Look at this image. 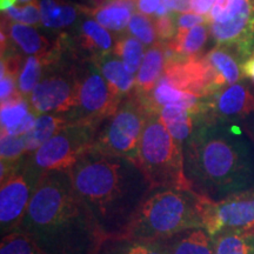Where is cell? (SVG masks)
Returning a JSON list of instances; mask_svg holds the SVG:
<instances>
[{"label": "cell", "mask_w": 254, "mask_h": 254, "mask_svg": "<svg viewBox=\"0 0 254 254\" xmlns=\"http://www.w3.org/2000/svg\"><path fill=\"white\" fill-rule=\"evenodd\" d=\"M113 55L120 58L127 71L134 75L144 60V46L134 37H124L114 45Z\"/></svg>", "instance_id": "cell-25"}, {"label": "cell", "mask_w": 254, "mask_h": 254, "mask_svg": "<svg viewBox=\"0 0 254 254\" xmlns=\"http://www.w3.org/2000/svg\"><path fill=\"white\" fill-rule=\"evenodd\" d=\"M43 62L39 57L30 56L25 62L23 69L19 74L18 87L21 95L31 94L34 87L39 84Z\"/></svg>", "instance_id": "cell-29"}, {"label": "cell", "mask_w": 254, "mask_h": 254, "mask_svg": "<svg viewBox=\"0 0 254 254\" xmlns=\"http://www.w3.org/2000/svg\"><path fill=\"white\" fill-rule=\"evenodd\" d=\"M204 15H200L196 13H183L180 14L177 19V32L178 31H186L190 28L198 26V25H202L205 23Z\"/></svg>", "instance_id": "cell-36"}, {"label": "cell", "mask_w": 254, "mask_h": 254, "mask_svg": "<svg viewBox=\"0 0 254 254\" xmlns=\"http://www.w3.org/2000/svg\"><path fill=\"white\" fill-rule=\"evenodd\" d=\"M207 38V27L205 25H198L190 30L178 31L173 40H171L170 49L176 55L194 57L205 45Z\"/></svg>", "instance_id": "cell-23"}, {"label": "cell", "mask_w": 254, "mask_h": 254, "mask_svg": "<svg viewBox=\"0 0 254 254\" xmlns=\"http://www.w3.org/2000/svg\"><path fill=\"white\" fill-rule=\"evenodd\" d=\"M245 131L247 132L252 140L254 141V116L250 117L249 119H246V124H245Z\"/></svg>", "instance_id": "cell-40"}, {"label": "cell", "mask_w": 254, "mask_h": 254, "mask_svg": "<svg viewBox=\"0 0 254 254\" xmlns=\"http://www.w3.org/2000/svg\"><path fill=\"white\" fill-rule=\"evenodd\" d=\"M194 114L196 113L180 105H167L159 111V117L164 126L174 140L182 146L194 132Z\"/></svg>", "instance_id": "cell-14"}, {"label": "cell", "mask_w": 254, "mask_h": 254, "mask_svg": "<svg viewBox=\"0 0 254 254\" xmlns=\"http://www.w3.org/2000/svg\"><path fill=\"white\" fill-rule=\"evenodd\" d=\"M202 228L211 237L221 232L254 230V190L218 200L204 199Z\"/></svg>", "instance_id": "cell-9"}, {"label": "cell", "mask_w": 254, "mask_h": 254, "mask_svg": "<svg viewBox=\"0 0 254 254\" xmlns=\"http://www.w3.org/2000/svg\"><path fill=\"white\" fill-rule=\"evenodd\" d=\"M230 51L227 47L218 46L205 57L214 72L215 85L219 92L222 90V87L237 84L243 73L238 60Z\"/></svg>", "instance_id": "cell-17"}, {"label": "cell", "mask_w": 254, "mask_h": 254, "mask_svg": "<svg viewBox=\"0 0 254 254\" xmlns=\"http://www.w3.org/2000/svg\"><path fill=\"white\" fill-rule=\"evenodd\" d=\"M71 123L65 117L58 114H41L37 117L33 128L27 134L23 135L26 147V157L33 154L40 146L65 129Z\"/></svg>", "instance_id": "cell-15"}, {"label": "cell", "mask_w": 254, "mask_h": 254, "mask_svg": "<svg viewBox=\"0 0 254 254\" xmlns=\"http://www.w3.org/2000/svg\"><path fill=\"white\" fill-rule=\"evenodd\" d=\"M41 23L49 28H63L71 26L77 19V11L71 5L63 4L57 0H40Z\"/></svg>", "instance_id": "cell-22"}, {"label": "cell", "mask_w": 254, "mask_h": 254, "mask_svg": "<svg viewBox=\"0 0 254 254\" xmlns=\"http://www.w3.org/2000/svg\"><path fill=\"white\" fill-rule=\"evenodd\" d=\"M204 199L192 190H152L126 237L163 240L190 228H202Z\"/></svg>", "instance_id": "cell-4"}, {"label": "cell", "mask_w": 254, "mask_h": 254, "mask_svg": "<svg viewBox=\"0 0 254 254\" xmlns=\"http://www.w3.org/2000/svg\"><path fill=\"white\" fill-rule=\"evenodd\" d=\"M98 68L110 86L119 97L129 93L135 85L134 75L127 71L122 60L114 55L104 57L98 62Z\"/></svg>", "instance_id": "cell-19"}, {"label": "cell", "mask_w": 254, "mask_h": 254, "mask_svg": "<svg viewBox=\"0 0 254 254\" xmlns=\"http://www.w3.org/2000/svg\"><path fill=\"white\" fill-rule=\"evenodd\" d=\"M253 1H254V0H253Z\"/></svg>", "instance_id": "cell-43"}, {"label": "cell", "mask_w": 254, "mask_h": 254, "mask_svg": "<svg viewBox=\"0 0 254 254\" xmlns=\"http://www.w3.org/2000/svg\"><path fill=\"white\" fill-rule=\"evenodd\" d=\"M68 174L75 193L106 239L127 236L142 202L153 190L134 161L93 147Z\"/></svg>", "instance_id": "cell-1"}, {"label": "cell", "mask_w": 254, "mask_h": 254, "mask_svg": "<svg viewBox=\"0 0 254 254\" xmlns=\"http://www.w3.org/2000/svg\"><path fill=\"white\" fill-rule=\"evenodd\" d=\"M36 112H30L27 114V117L23 122L19 123L18 125H15L11 128L1 129V135H13V136H23L27 134L28 132L33 128L34 124H36L37 116Z\"/></svg>", "instance_id": "cell-34"}, {"label": "cell", "mask_w": 254, "mask_h": 254, "mask_svg": "<svg viewBox=\"0 0 254 254\" xmlns=\"http://www.w3.org/2000/svg\"><path fill=\"white\" fill-rule=\"evenodd\" d=\"M135 164L154 189L190 190L183 146L173 139L160 117L150 113L136 152Z\"/></svg>", "instance_id": "cell-5"}, {"label": "cell", "mask_w": 254, "mask_h": 254, "mask_svg": "<svg viewBox=\"0 0 254 254\" xmlns=\"http://www.w3.org/2000/svg\"><path fill=\"white\" fill-rule=\"evenodd\" d=\"M0 254H45L21 231H14L1 237Z\"/></svg>", "instance_id": "cell-28"}, {"label": "cell", "mask_w": 254, "mask_h": 254, "mask_svg": "<svg viewBox=\"0 0 254 254\" xmlns=\"http://www.w3.org/2000/svg\"><path fill=\"white\" fill-rule=\"evenodd\" d=\"M190 190L221 200L254 190V141L230 122L206 119L183 146Z\"/></svg>", "instance_id": "cell-3"}, {"label": "cell", "mask_w": 254, "mask_h": 254, "mask_svg": "<svg viewBox=\"0 0 254 254\" xmlns=\"http://www.w3.org/2000/svg\"><path fill=\"white\" fill-rule=\"evenodd\" d=\"M9 37L24 53L36 56L43 52L49 46V43L44 37L40 36L33 26L14 23L9 26Z\"/></svg>", "instance_id": "cell-24"}, {"label": "cell", "mask_w": 254, "mask_h": 254, "mask_svg": "<svg viewBox=\"0 0 254 254\" xmlns=\"http://www.w3.org/2000/svg\"><path fill=\"white\" fill-rule=\"evenodd\" d=\"M208 98L205 107L208 120L233 123L254 116V93L245 84L231 85Z\"/></svg>", "instance_id": "cell-12"}, {"label": "cell", "mask_w": 254, "mask_h": 254, "mask_svg": "<svg viewBox=\"0 0 254 254\" xmlns=\"http://www.w3.org/2000/svg\"><path fill=\"white\" fill-rule=\"evenodd\" d=\"M217 0H192V9L196 14L205 15L209 14Z\"/></svg>", "instance_id": "cell-38"}, {"label": "cell", "mask_w": 254, "mask_h": 254, "mask_svg": "<svg viewBox=\"0 0 254 254\" xmlns=\"http://www.w3.org/2000/svg\"><path fill=\"white\" fill-rule=\"evenodd\" d=\"M148 114L140 100L123 101L114 114L109 117V123L98 132L93 148L135 163L138 146Z\"/></svg>", "instance_id": "cell-7"}, {"label": "cell", "mask_w": 254, "mask_h": 254, "mask_svg": "<svg viewBox=\"0 0 254 254\" xmlns=\"http://www.w3.org/2000/svg\"><path fill=\"white\" fill-rule=\"evenodd\" d=\"M19 231L45 254H99L106 238L81 201L68 172H45Z\"/></svg>", "instance_id": "cell-2"}, {"label": "cell", "mask_w": 254, "mask_h": 254, "mask_svg": "<svg viewBox=\"0 0 254 254\" xmlns=\"http://www.w3.org/2000/svg\"><path fill=\"white\" fill-rule=\"evenodd\" d=\"M190 9H192V0H161L155 15L158 18L166 17L171 11L189 13Z\"/></svg>", "instance_id": "cell-32"}, {"label": "cell", "mask_w": 254, "mask_h": 254, "mask_svg": "<svg viewBox=\"0 0 254 254\" xmlns=\"http://www.w3.org/2000/svg\"><path fill=\"white\" fill-rule=\"evenodd\" d=\"M165 62H166V55L163 45H155L146 51L135 79V87L139 93L147 95L151 91H153L166 68Z\"/></svg>", "instance_id": "cell-16"}, {"label": "cell", "mask_w": 254, "mask_h": 254, "mask_svg": "<svg viewBox=\"0 0 254 254\" xmlns=\"http://www.w3.org/2000/svg\"><path fill=\"white\" fill-rule=\"evenodd\" d=\"M17 1L18 0H0V8H1V11L4 12L6 9L13 7Z\"/></svg>", "instance_id": "cell-41"}, {"label": "cell", "mask_w": 254, "mask_h": 254, "mask_svg": "<svg viewBox=\"0 0 254 254\" xmlns=\"http://www.w3.org/2000/svg\"><path fill=\"white\" fill-rule=\"evenodd\" d=\"M34 112L60 114L77 109L78 81L64 75H51L34 87L30 94Z\"/></svg>", "instance_id": "cell-11"}, {"label": "cell", "mask_w": 254, "mask_h": 254, "mask_svg": "<svg viewBox=\"0 0 254 254\" xmlns=\"http://www.w3.org/2000/svg\"><path fill=\"white\" fill-rule=\"evenodd\" d=\"M161 0H138L136 6L140 13L145 15L154 14L160 6Z\"/></svg>", "instance_id": "cell-37"}, {"label": "cell", "mask_w": 254, "mask_h": 254, "mask_svg": "<svg viewBox=\"0 0 254 254\" xmlns=\"http://www.w3.org/2000/svg\"><path fill=\"white\" fill-rule=\"evenodd\" d=\"M99 254H167L160 240L114 238L104 241Z\"/></svg>", "instance_id": "cell-20"}, {"label": "cell", "mask_w": 254, "mask_h": 254, "mask_svg": "<svg viewBox=\"0 0 254 254\" xmlns=\"http://www.w3.org/2000/svg\"><path fill=\"white\" fill-rule=\"evenodd\" d=\"M28 113H30L28 105L20 93L1 103V111H0L1 129L11 128L18 125L26 118Z\"/></svg>", "instance_id": "cell-27"}, {"label": "cell", "mask_w": 254, "mask_h": 254, "mask_svg": "<svg viewBox=\"0 0 254 254\" xmlns=\"http://www.w3.org/2000/svg\"><path fill=\"white\" fill-rule=\"evenodd\" d=\"M6 17L14 20L18 24L24 25H37L41 21L40 7L38 4H31L26 6H13L6 9Z\"/></svg>", "instance_id": "cell-31"}, {"label": "cell", "mask_w": 254, "mask_h": 254, "mask_svg": "<svg viewBox=\"0 0 254 254\" xmlns=\"http://www.w3.org/2000/svg\"><path fill=\"white\" fill-rule=\"evenodd\" d=\"M128 31L144 45H153L158 37L154 24L147 15L140 12L132 15L128 24Z\"/></svg>", "instance_id": "cell-30"}, {"label": "cell", "mask_w": 254, "mask_h": 254, "mask_svg": "<svg viewBox=\"0 0 254 254\" xmlns=\"http://www.w3.org/2000/svg\"><path fill=\"white\" fill-rule=\"evenodd\" d=\"M18 2L20 5H31V4H37V0H18Z\"/></svg>", "instance_id": "cell-42"}, {"label": "cell", "mask_w": 254, "mask_h": 254, "mask_svg": "<svg viewBox=\"0 0 254 254\" xmlns=\"http://www.w3.org/2000/svg\"><path fill=\"white\" fill-rule=\"evenodd\" d=\"M43 173L28 163L26 158L0 189V233L7 236L20 227L28 205Z\"/></svg>", "instance_id": "cell-8"}, {"label": "cell", "mask_w": 254, "mask_h": 254, "mask_svg": "<svg viewBox=\"0 0 254 254\" xmlns=\"http://www.w3.org/2000/svg\"><path fill=\"white\" fill-rule=\"evenodd\" d=\"M81 40L85 47L101 52H107L114 47L113 38L110 32L94 19H86L82 21Z\"/></svg>", "instance_id": "cell-26"}, {"label": "cell", "mask_w": 254, "mask_h": 254, "mask_svg": "<svg viewBox=\"0 0 254 254\" xmlns=\"http://www.w3.org/2000/svg\"><path fill=\"white\" fill-rule=\"evenodd\" d=\"M212 239L214 254H254V230L221 232Z\"/></svg>", "instance_id": "cell-21"}, {"label": "cell", "mask_w": 254, "mask_h": 254, "mask_svg": "<svg viewBox=\"0 0 254 254\" xmlns=\"http://www.w3.org/2000/svg\"><path fill=\"white\" fill-rule=\"evenodd\" d=\"M18 93L19 92H17V88H15V77L8 74L7 72L1 71L0 73V100L1 103L11 99Z\"/></svg>", "instance_id": "cell-35"}, {"label": "cell", "mask_w": 254, "mask_h": 254, "mask_svg": "<svg viewBox=\"0 0 254 254\" xmlns=\"http://www.w3.org/2000/svg\"><path fill=\"white\" fill-rule=\"evenodd\" d=\"M120 98L100 72H88L78 81V120L98 124L99 119L109 118L122 104Z\"/></svg>", "instance_id": "cell-10"}, {"label": "cell", "mask_w": 254, "mask_h": 254, "mask_svg": "<svg viewBox=\"0 0 254 254\" xmlns=\"http://www.w3.org/2000/svg\"><path fill=\"white\" fill-rule=\"evenodd\" d=\"M97 123L73 120L69 125L51 138L38 150L26 157L38 172H68L94 146L98 131Z\"/></svg>", "instance_id": "cell-6"}, {"label": "cell", "mask_w": 254, "mask_h": 254, "mask_svg": "<svg viewBox=\"0 0 254 254\" xmlns=\"http://www.w3.org/2000/svg\"><path fill=\"white\" fill-rule=\"evenodd\" d=\"M132 0H111L106 5L92 9V15L101 26L111 31H123L132 18Z\"/></svg>", "instance_id": "cell-18"}, {"label": "cell", "mask_w": 254, "mask_h": 254, "mask_svg": "<svg viewBox=\"0 0 254 254\" xmlns=\"http://www.w3.org/2000/svg\"><path fill=\"white\" fill-rule=\"evenodd\" d=\"M160 241L167 254H214L213 239L204 228H190Z\"/></svg>", "instance_id": "cell-13"}, {"label": "cell", "mask_w": 254, "mask_h": 254, "mask_svg": "<svg viewBox=\"0 0 254 254\" xmlns=\"http://www.w3.org/2000/svg\"><path fill=\"white\" fill-rule=\"evenodd\" d=\"M241 72H243V74L245 77L254 79V53L251 57H249V59H246V62L243 64Z\"/></svg>", "instance_id": "cell-39"}, {"label": "cell", "mask_w": 254, "mask_h": 254, "mask_svg": "<svg viewBox=\"0 0 254 254\" xmlns=\"http://www.w3.org/2000/svg\"><path fill=\"white\" fill-rule=\"evenodd\" d=\"M177 25H174L173 18L171 15L158 18L155 21V31L158 37L163 40H173L177 34Z\"/></svg>", "instance_id": "cell-33"}]
</instances>
